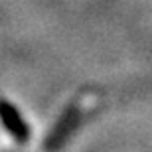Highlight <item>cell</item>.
Listing matches in <instances>:
<instances>
[{
	"mask_svg": "<svg viewBox=\"0 0 152 152\" xmlns=\"http://www.w3.org/2000/svg\"><path fill=\"white\" fill-rule=\"evenodd\" d=\"M0 113H2V117H4L6 124H8V129H10L12 132L18 136V140H24V138H26V126L22 124L20 117H18L12 109H8V105H2Z\"/></svg>",
	"mask_w": 152,
	"mask_h": 152,
	"instance_id": "obj_1",
	"label": "cell"
}]
</instances>
